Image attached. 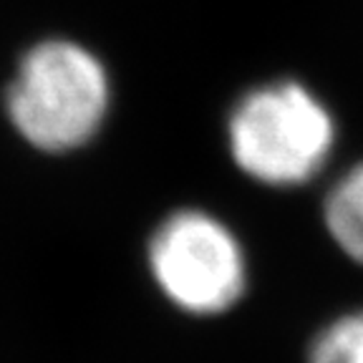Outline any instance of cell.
I'll list each match as a JSON object with an SVG mask.
<instances>
[{
  "mask_svg": "<svg viewBox=\"0 0 363 363\" xmlns=\"http://www.w3.org/2000/svg\"><path fill=\"white\" fill-rule=\"evenodd\" d=\"M6 106L13 126L33 147L76 149L96 134L106 116V68L74 40H40L18 63Z\"/></svg>",
  "mask_w": 363,
  "mask_h": 363,
  "instance_id": "obj_1",
  "label": "cell"
},
{
  "mask_svg": "<svg viewBox=\"0 0 363 363\" xmlns=\"http://www.w3.org/2000/svg\"><path fill=\"white\" fill-rule=\"evenodd\" d=\"M230 152L238 167L265 184L313 179L333 149L328 108L298 81H275L250 91L230 116Z\"/></svg>",
  "mask_w": 363,
  "mask_h": 363,
  "instance_id": "obj_2",
  "label": "cell"
},
{
  "mask_svg": "<svg viewBox=\"0 0 363 363\" xmlns=\"http://www.w3.org/2000/svg\"><path fill=\"white\" fill-rule=\"evenodd\" d=\"M154 280L182 311L212 315L240 301L245 255L235 235L204 212H177L149 245Z\"/></svg>",
  "mask_w": 363,
  "mask_h": 363,
  "instance_id": "obj_3",
  "label": "cell"
},
{
  "mask_svg": "<svg viewBox=\"0 0 363 363\" xmlns=\"http://www.w3.org/2000/svg\"><path fill=\"white\" fill-rule=\"evenodd\" d=\"M325 225L348 257L363 262V164L353 167L330 189L325 202Z\"/></svg>",
  "mask_w": 363,
  "mask_h": 363,
  "instance_id": "obj_4",
  "label": "cell"
},
{
  "mask_svg": "<svg viewBox=\"0 0 363 363\" xmlns=\"http://www.w3.org/2000/svg\"><path fill=\"white\" fill-rule=\"evenodd\" d=\"M311 363H363V311L328 325L313 343Z\"/></svg>",
  "mask_w": 363,
  "mask_h": 363,
  "instance_id": "obj_5",
  "label": "cell"
}]
</instances>
